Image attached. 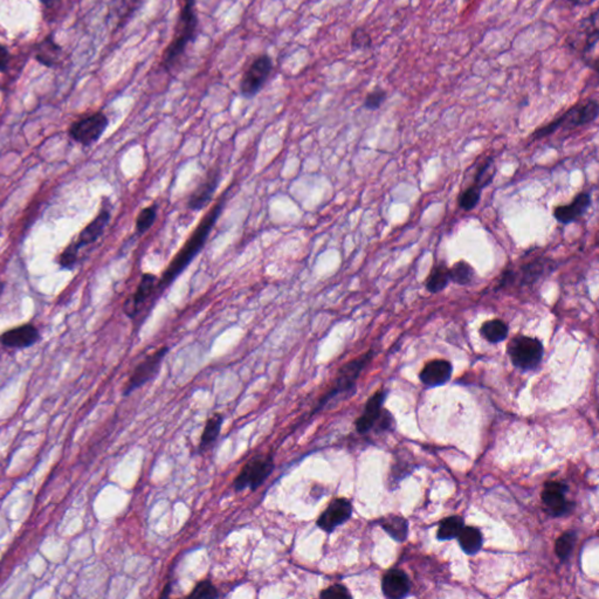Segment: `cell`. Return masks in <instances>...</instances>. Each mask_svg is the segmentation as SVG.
I'll list each match as a JSON object with an SVG mask.
<instances>
[{
	"label": "cell",
	"mask_w": 599,
	"mask_h": 599,
	"mask_svg": "<svg viewBox=\"0 0 599 599\" xmlns=\"http://www.w3.org/2000/svg\"><path fill=\"white\" fill-rule=\"evenodd\" d=\"M158 207L156 204H152L150 207H145L141 212L138 213L137 218H136V231L138 234H143L152 227L155 224V220L157 218Z\"/></svg>",
	"instance_id": "obj_29"
},
{
	"label": "cell",
	"mask_w": 599,
	"mask_h": 599,
	"mask_svg": "<svg viewBox=\"0 0 599 599\" xmlns=\"http://www.w3.org/2000/svg\"><path fill=\"white\" fill-rule=\"evenodd\" d=\"M320 597L323 599H350L351 595L345 586L335 584L323 590L320 593Z\"/></svg>",
	"instance_id": "obj_37"
},
{
	"label": "cell",
	"mask_w": 599,
	"mask_h": 599,
	"mask_svg": "<svg viewBox=\"0 0 599 599\" xmlns=\"http://www.w3.org/2000/svg\"><path fill=\"white\" fill-rule=\"evenodd\" d=\"M43 3L46 4L47 6H52L54 4H56L58 0H43Z\"/></svg>",
	"instance_id": "obj_41"
},
{
	"label": "cell",
	"mask_w": 599,
	"mask_h": 599,
	"mask_svg": "<svg viewBox=\"0 0 599 599\" xmlns=\"http://www.w3.org/2000/svg\"><path fill=\"white\" fill-rule=\"evenodd\" d=\"M373 46V39L367 31L358 27L351 36V47L353 49L370 48Z\"/></svg>",
	"instance_id": "obj_35"
},
{
	"label": "cell",
	"mask_w": 599,
	"mask_h": 599,
	"mask_svg": "<svg viewBox=\"0 0 599 599\" xmlns=\"http://www.w3.org/2000/svg\"><path fill=\"white\" fill-rule=\"evenodd\" d=\"M567 1L571 4L573 6H588V5L595 3L596 0H567Z\"/></svg>",
	"instance_id": "obj_39"
},
{
	"label": "cell",
	"mask_w": 599,
	"mask_h": 599,
	"mask_svg": "<svg viewBox=\"0 0 599 599\" xmlns=\"http://www.w3.org/2000/svg\"><path fill=\"white\" fill-rule=\"evenodd\" d=\"M553 267V261L549 259H537L535 261L529 262L527 265L522 266L518 272L513 269H508L502 274L501 280L499 282L498 289L504 288L509 285H514L519 282V285H533L538 281L544 274L551 272Z\"/></svg>",
	"instance_id": "obj_9"
},
{
	"label": "cell",
	"mask_w": 599,
	"mask_h": 599,
	"mask_svg": "<svg viewBox=\"0 0 599 599\" xmlns=\"http://www.w3.org/2000/svg\"><path fill=\"white\" fill-rule=\"evenodd\" d=\"M40 340L38 328L33 324H23L0 335V344L10 349L30 348Z\"/></svg>",
	"instance_id": "obj_15"
},
{
	"label": "cell",
	"mask_w": 599,
	"mask_h": 599,
	"mask_svg": "<svg viewBox=\"0 0 599 599\" xmlns=\"http://www.w3.org/2000/svg\"><path fill=\"white\" fill-rule=\"evenodd\" d=\"M157 282L158 278L154 276V274L147 273V274L142 276L141 281L138 283L137 288H136L134 294L131 295L130 298L125 301V306H123V311H125V314L129 318H136L140 311L145 306V302L151 296H155Z\"/></svg>",
	"instance_id": "obj_13"
},
{
	"label": "cell",
	"mask_w": 599,
	"mask_h": 599,
	"mask_svg": "<svg viewBox=\"0 0 599 599\" xmlns=\"http://www.w3.org/2000/svg\"><path fill=\"white\" fill-rule=\"evenodd\" d=\"M79 251L80 247L76 243L71 244L68 247H66L59 258L60 266L63 269H73V266L75 265L76 259H78Z\"/></svg>",
	"instance_id": "obj_36"
},
{
	"label": "cell",
	"mask_w": 599,
	"mask_h": 599,
	"mask_svg": "<svg viewBox=\"0 0 599 599\" xmlns=\"http://www.w3.org/2000/svg\"><path fill=\"white\" fill-rule=\"evenodd\" d=\"M273 71V61L267 54L256 58L244 73L240 81L239 90L241 96L252 98L261 90Z\"/></svg>",
	"instance_id": "obj_7"
},
{
	"label": "cell",
	"mask_w": 599,
	"mask_h": 599,
	"mask_svg": "<svg viewBox=\"0 0 599 599\" xmlns=\"http://www.w3.org/2000/svg\"><path fill=\"white\" fill-rule=\"evenodd\" d=\"M474 269L464 260L455 262L452 269H449V280L459 286L469 285L474 280Z\"/></svg>",
	"instance_id": "obj_26"
},
{
	"label": "cell",
	"mask_w": 599,
	"mask_h": 599,
	"mask_svg": "<svg viewBox=\"0 0 599 599\" xmlns=\"http://www.w3.org/2000/svg\"><path fill=\"white\" fill-rule=\"evenodd\" d=\"M508 354L515 367L522 370H533L542 360L543 345L537 338L520 335L511 340L508 345Z\"/></svg>",
	"instance_id": "obj_5"
},
{
	"label": "cell",
	"mask_w": 599,
	"mask_h": 599,
	"mask_svg": "<svg viewBox=\"0 0 599 599\" xmlns=\"http://www.w3.org/2000/svg\"><path fill=\"white\" fill-rule=\"evenodd\" d=\"M599 105L596 100H589L584 103H578L556 118L549 125L537 129L533 134V138L546 137L560 129H573L582 125H589L598 118Z\"/></svg>",
	"instance_id": "obj_3"
},
{
	"label": "cell",
	"mask_w": 599,
	"mask_h": 599,
	"mask_svg": "<svg viewBox=\"0 0 599 599\" xmlns=\"http://www.w3.org/2000/svg\"><path fill=\"white\" fill-rule=\"evenodd\" d=\"M219 593L216 586L213 585L211 580H202L197 584L196 588L192 590V593L189 595V598L203 599V598H218Z\"/></svg>",
	"instance_id": "obj_33"
},
{
	"label": "cell",
	"mask_w": 599,
	"mask_h": 599,
	"mask_svg": "<svg viewBox=\"0 0 599 599\" xmlns=\"http://www.w3.org/2000/svg\"><path fill=\"white\" fill-rule=\"evenodd\" d=\"M353 514V506L347 499H336L316 521L318 527L325 533H333L340 524H345Z\"/></svg>",
	"instance_id": "obj_12"
},
{
	"label": "cell",
	"mask_w": 599,
	"mask_h": 599,
	"mask_svg": "<svg viewBox=\"0 0 599 599\" xmlns=\"http://www.w3.org/2000/svg\"><path fill=\"white\" fill-rule=\"evenodd\" d=\"M198 18L196 14V0H185L180 11L177 31L170 45L163 54V67L170 72L179 61L187 45L196 39Z\"/></svg>",
	"instance_id": "obj_2"
},
{
	"label": "cell",
	"mask_w": 599,
	"mask_h": 599,
	"mask_svg": "<svg viewBox=\"0 0 599 599\" xmlns=\"http://www.w3.org/2000/svg\"><path fill=\"white\" fill-rule=\"evenodd\" d=\"M107 127H108L107 116L102 113H96L88 118H82L80 121L75 122L69 129V135L74 141L88 147L100 140Z\"/></svg>",
	"instance_id": "obj_11"
},
{
	"label": "cell",
	"mask_w": 599,
	"mask_h": 599,
	"mask_svg": "<svg viewBox=\"0 0 599 599\" xmlns=\"http://www.w3.org/2000/svg\"><path fill=\"white\" fill-rule=\"evenodd\" d=\"M4 291V283L3 282L0 281V295L3 293Z\"/></svg>",
	"instance_id": "obj_42"
},
{
	"label": "cell",
	"mask_w": 599,
	"mask_h": 599,
	"mask_svg": "<svg viewBox=\"0 0 599 599\" xmlns=\"http://www.w3.org/2000/svg\"><path fill=\"white\" fill-rule=\"evenodd\" d=\"M382 590L387 598H403L409 593V577L402 570H390L384 575Z\"/></svg>",
	"instance_id": "obj_19"
},
{
	"label": "cell",
	"mask_w": 599,
	"mask_h": 599,
	"mask_svg": "<svg viewBox=\"0 0 599 599\" xmlns=\"http://www.w3.org/2000/svg\"><path fill=\"white\" fill-rule=\"evenodd\" d=\"M226 192L214 204V207L203 217V219L194 229L190 238L185 241L179 252L175 256L172 261L169 264L162 278H158L155 294H161L163 291H165L180 276V273L183 272L184 269L190 265L192 260L196 258L197 254L203 249L207 238H209L210 233L212 232L213 227L216 225L217 220L223 212Z\"/></svg>",
	"instance_id": "obj_1"
},
{
	"label": "cell",
	"mask_w": 599,
	"mask_h": 599,
	"mask_svg": "<svg viewBox=\"0 0 599 599\" xmlns=\"http://www.w3.org/2000/svg\"><path fill=\"white\" fill-rule=\"evenodd\" d=\"M449 269L445 264H439L434 266L429 273V278L426 280V289L431 294H438L449 286Z\"/></svg>",
	"instance_id": "obj_22"
},
{
	"label": "cell",
	"mask_w": 599,
	"mask_h": 599,
	"mask_svg": "<svg viewBox=\"0 0 599 599\" xmlns=\"http://www.w3.org/2000/svg\"><path fill=\"white\" fill-rule=\"evenodd\" d=\"M598 11H595L590 16L580 21L576 32L568 38V43L573 49H576L584 59L589 58L596 48L599 39Z\"/></svg>",
	"instance_id": "obj_8"
},
{
	"label": "cell",
	"mask_w": 599,
	"mask_h": 599,
	"mask_svg": "<svg viewBox=\"0 0 599 599\" xmlns=\"http://www.w3.org/2000/svg\"><path fill=\"white\" fill-rule=\"evenodd\" d=\"M224 417L219 413L211 417L204 427L203 434L200 438V451H207L209 447L216 442L219 437L220 429L223 425Z\"/></svg>",
	"instance_id": "obj_25"
},
{
	"label": "cell",
	"mask_w": 599,
	"mask_h": 599,
	"mask_svg": "<svg viewBox=\"0 0 599 599\" xmlns=\"http://www.w3.org/2000/svg\"><path fill=\"white\" fill-rule=\"evenodd\" d=\"M590 207H591V194L589 192H583V194H577L576 198L568 205L556 207L553 211V217L558 223L568 225L580 219L585 214L586 211L589 210Z\"/></svg>",
	"instance_id": "obj_16"
},
{
	"label": "cell",
	"mask_w": 599,
	"mask_h": 599,
	"mask_svg": "<svg viewBox=\"0 0 599 599\" xmlns=\"http://www.w3.org/2000/svg\"><path fill=\"white\" fill-rule=\"evenodd\" d=\"M567 487L560 482H548L542 491V500L548 511L553 516L564 514L569 511V504L566 500Z\"/></svg>",
	"instance_id": "obj_17"
},
{
	"label": "cell",
	"mask_w": 599,
	"mask_h": 599,
	"mask_svg": "<svg viewBox=\"0 0 599 599\" xmlns=\"http://www.w3.org/2000/svg\"><path fill=\"white\" fill-rule=\"evenodd\" d=\"M493 167H494V162H493V157H489L486 160L485 163H482V165H480L479 167L478 171H476V175H475V184L476 187H480V189H484V187H487L491 184V180H493V177H494V170H493Z\"/></svg>",
	"instance_id": "obj_31"
},
{
	"label": "cell",
	"mask_w": 599,
	"mask_h": 599,
	"mask_svg": "<svg viewBox=\"0 0 599 599\" xmlns=\"http://www.w3.org/2000/svg\"><path fill=\"white\" fill-rule=\"evenodd\" d=\"M385 400V392H377L368 402L364 413L357 420V431L360 433H367L373 429V426L380 420L382 405Z\"/></svg>",
	"instance_id": "obj_21"
},
{
	"label": "cell",
	"mask_w": 599,
	"mask_h": 599,
	"mask_svg": "<svg viewBox=\"0 0 599 599\" xmlns=\"http://www.w3.org/2000/svg\"><path fill=\"white\" fill-rule=\"evenodd\" d=\"M452 370V364L447 360H431L420 373V380L427 387H439L449 382Z\"/></svg>",
	"instance_id": "obj_18"
},
{
	"label": "cell",
	"mask_w": 599,
	"mask_h": 599,
	"mask_svg": "<svg viewBox=\"0 0 599 599\" xmlns=\"http://www.w3.org/2000/svg\"><path fill=\"white\" fill-rule=\"evenodd\" d=\"M508 324L502 320H489L482 324L480 334L489 343H500L508 336Z\"/></svg>",
	"instance_id": "obj_23"
},
{
	"label": "cell",
	"mask_w": 599,
	"mask_h": 599,
	"mask_svg": "<svg viewBox=\"0 0 599 599\" xmlns=\"http://www.w3.org/2000/svg\"><path fill=\"white\" fill-rule=\"evenodd\" d=\"M169 593H170V584H167V585L165 586V589L163 590V593L161 595L162 598H163V597L169 596Z\"/></svg>",
	"instance_id": "obj_40"
},
{
	"label": "cell",
	"mask_w": 599,
	"mask_h": 599,
	"mask_svg": "<svg viewBox=\"0 0 599 599\" xmlns=\"http://www.w3.org/2000/svg\"><path fill=\"white\" fill-rule=\"evenodd\" d=\"M462 528H464V520L460 516L445 519L439 524L438 538L442 541L452 540L454 537H458Z\"/></svg>",
	"instance_id": "obj_28"
},
{
	"label": "cell",
	"mask_w": 599,
	"mask_h": 599,
	"mask_svg": "<svg viewBox=\"0 0 599 599\" xmlns=\"http://www.w3.org/2000/svg\"><path fill=\"white\" fill-rule=\"evenodd\" d=\"M167 351H169L167 347L160 348L158 350L145 357V360H142L141 363L138 364L128 382L125 384V389L123 391L125 396H128L138 387H143L145 383H147L149 380H152L157 375L158 371L161 369L162 362L167 356Z\"/></svg>",
	"instance_id": "obj_10"
},
{
	"label": "cell",
	"mask_w": 599,
	"mask_h": 599,
	"mask_svg": "<svg viewBox=\"0 0 599 599\" xmlns=\"http://www.w3.org/2000/svg\"><path fill=\"white\" fill-rule=\"evenodd\" d=\"M382 527L390 536L393 537L398 542H403L407 537V531H409L407 521L400 516H396V515L389 516L383 521Z\"/></svg>",
	"instance_id": "obj_27"
},
{
	"label": "cell",
	"mask_w": 599,
	"mask_h": 599,
	"mask_svg": "<svg viewBox=\"0 0 599 599\" xmlns=\"http://www.w3.org/2000/svg\"><path fill=\"white\" fill-rule=\"evenodd\" d=\"M110 217H112L110 210L103 207L98 216L94 218V220H92L85 229H82L79 240L76 241L80 249L82 246H88L90 244L95 243L96 240L105 232V227L110 220Z\"/></svg>",
	"instance_id": "obj_20"
},
{
	"label": "cell",
	"mask_w": 599,
	"mask_h": 599,
	"mask_svg": "<svg viewBox=\"0 0 599 599\" xmlns=\"http://www.w3.org/2000/svg\"><path fill=\"white\" fill-rule=\"evenodd\" d=\"M274 467L276 462L273 455L254 457L240 471L233 482V487L236 491H244L246 488L256 491L269 478V475L272 474Z\"/></svg>",
	"instance_id": "obj_4"
},
{
	"label": "cell",
	"mask_w": 599,
	"mask_h": 599,
	"mask_svg": "<svg viewBox=\"0 0 599 599\" xmlns=\"http://www.w3.org/2000/svg\"><path fill=\"white\" fill-rule=\"evenodd\" d=\"M385 98H387V92L380 87H376L368 94L367 98L364 100V107L368 110H377V109L380 108V105H383Z\"/></svg>",
	"instance_id": "obj_34"
},
{
	"label": "cell",
	"mask_w": 599,
	"mask_h": 599,
	"mask_svg": "<svg viewBox=\"0 0 599 599\" xmlns=\"http://www.w3.org/2000/svg\"><path fill=\"white\" fill-rule=\"evenodd\" d=\"M575 542H576V534L573 531H568L557 540L555 551H556L557 556L560 557V560H568V557L573 551Z\"/></svg>",
	"instance_id": "obj_32"
},
{
	"label": "cell",
	"mask_w": 599,
	"mask_h": 599,
	"mask_svg": "<svg viewBox=\"0 0 599 599\" xmlns=\"http://www.w3.org/2000/svg\"><path fill=\"white\" fill-rule=\"evenodd\" d=\"M459 543L462 551L469 555H474L482 547V535L479 529L474 527H464L459 533Z\"/></svg>",
	"instance_id": "obj_24"
},
{
	"label": "cell",
	"mask_w": 599,
	"mask_h": 599,
	"mask_svg": "<svg viewBox=\"0 0 599 599\" xmlns=\"http://www.w3.org/2000/svg\"><path fill=\"white\" fill-rule=\"evenodd\" d=\"M481 189L473 185L462 192L459 198V207L464 211H472L478 205L481 198Z\"/></svg>",
	"instance_id": "obj_30"
},
{
	"label": "cell",
	"mask_w": 599,
	"mask_h": 599,
	"mask_svg": "<svg viewBox=\"0 0 599 599\" xmlns=\"http://www.w3.org/2000/svg\"><path fill=\"white\" fill-rule=\"evenodd\" d=\"M373 355V351H369L367 354L362 355V356L358 357L356 360H351L349 363L345 364L340 369V373H338V378L335 380L334 387L320 400V403H318V407H316L315 411L322 409L325 404L329 403L333 398L338 396L340 393L350 391L351 387H354L357 378L360 376V373H362L364 368L367 367V364L370 362Z\"/></svg>",
	"instance_id": "obj_6"
},
{
	"label": "cell",
	"mask_w": 599,
	"mask_h": 599,
	"mask_svg": "<svg viewBox=\"0 0 599 599\" xmlns=\"http://www.w3.org/2000/svg\"><path fill=\"white\" fill-rule=\"evenodd\" d=\"M7 63H9V52L5 47L0 46V71L6 68Z\"/></svg>",
	"instance_id": "obj_38"
},
{
	"label": "cell",
	"mask_w": 599,
	"mask_h": 599,
	"mask_svg": "<svg viewBox=\"0 0 599 599\" xmlns=\"http://www.w3.org/2000/svg\"><path fill=\"white\" fill-rule=\"evenodd\" d=\"M220 169L214 167L203 178L196 189L191 192L190 198L187 200L189 209L192 211H200L210 204L213 194L216 192L217 187L219 185Z\"/></svg>",
	"instance_id": "obj_14"
}]
</instances>
